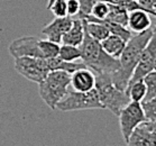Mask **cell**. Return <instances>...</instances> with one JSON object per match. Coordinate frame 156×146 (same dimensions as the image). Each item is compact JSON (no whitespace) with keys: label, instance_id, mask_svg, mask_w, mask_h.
Here are the masks:
<instances>
[{"label":"cell","instance_id":"obj_17","mask_svg":"<svg viewBox=\"0 0 156 146\" xmlns=\"http://www.w3.org/2000/svg\"><path fill=\"white\" fill-rule=\"evenodd\" d=\"M109 6H110V10L106 18V20L111 23H116V24H119V25L127 27L128 15H129V12L125 8L120 7V6H116V5H111V4H109Z\"/></svg>","mask_w":156,"mask_h":146},{"label":"cell","instance_id":"obj_9","mask_svg":"<svg viewBox=\"0 0 156 146\" xmlns=\"http://www.w3.org/2000/svg\"><path fill=\"white\" fill-rule=\"evenodd\" d=\"M72 24H73V18L70 16L63 18H55L42 29V33L46 36L48 41L60 44L62 43L63 36L72 27Z\"/></svg>","mask_w":156,"mask_h":146},{"label":"cell","instance_id":"obj_14","mask_svg":"<svg viewBox=\"0 0 156 146\" xmlns=\"http://www.w3.org/2000/svg\"><path fill=\"white\" fill-rule=\"evenodd\" d=\"M100 43H101L103 51L108 55L115 57V59H119L122 52H124L127 42H125L124 39L120 38L119 36L109 35L106 39H103Z\"/></svg>","mask_w":156,"mask_h":146},{"label":"cell","instance_id":"obj_22","mask_svg":"<svg viewBox=\"0 0 156 146\" xmlns=\"http://www.w3.org/2000/svg\"><path fill=\"white\" fill-rule=\"evenodd\" d=\"M143 81L145 83L147 92H146V97L144 101L151 100L156 97V71H152L151 73L146 75L145 78L143 79Z\"/></svg>","mask_w":156,"mask_h":146},{"label":"cell","instance_id":"obj_27","mask_svg":"<svg viewBox=\"0 0 156 146\" xmlns=\"http://www.w3.org/2000/svg\"><path fill=\"white\" fill-rule=\"evenodd\" d=\"M66 6H68V15L70 17L79 16L81 10L79 0H66Z\"/></svg>","mask_w":156,"mask_h":146},{"label":"cell","instance_id":"obj_19","mask_svg":"<svg viewBox=\"0 0 156 146\" xmlns=\"http://www.w3.org/2000/svg\"><path fill=\"white\" fill-rule=\"evenodd\" d=\"M38 45L39 48H41V52L43 54V57L46 59V60L57 57L60 54V44L51 42L48 39H39Z\"/></svg>","mask_w":156,"mask_h":146},{"label":"cell","instance_id":"obj_13","mask_svg":"<svg viewBox=\"0 0 156 146\" xmlns=\"http://www.w3.org/2000/svg\"><path fill=\"white\" fill-rule=\"evenodd\" d=\"M83 39H84V26H83V22L80 18H73L72 27L63 36L62 44L80 47L82 42H83Z\"/></svg>","mask_w":156,"mask_h":146},{"label":"cell","instance_id":"obj_18","mask_svg":"<svg viewBox=\"0 0 156 146\" xmlns=\"http://www.w3.org/2000/svg\"><path fill=\"white\" fill-rule=\"evenodd\" d=\"M126 92L128 93V96H129L131 101L143 102L146 97L147 89H146V86H145V83H144V81L140 80V81L134 82V83L129 84L127 90H126Z\"/></svg>","mask_w":156,"mask_h":146},{"label":"cell","instance_id":"obj_30","mask_svg":"<svg viewBox=\"0 0 156 146\" xmlns=\"http://www.w3.org/2000/svg\"><path fill=\"white\" fill-rule=\"evenodd\" d=\"M154 71H156V57L155 60H154Z\"/></svg>","mask_w":156,"mask_h":146},{"label":"cell","instance_id":"obj_26","mask_svg":"<svg viewBox=\"0 0 156 146\" xmlns=\"http://www.w3.org/2000/svg\"><path fill=\"white\" fill-rule=\"evenodd\" d=\"M100 1H106L107 2V0H79V2H80V9H81L80 14H79V18L82 17V16H85V15L91 14L93 6L97 2H100Z\"/></svg>","mask_w":156,"mask_h":146},{"label":"cell","instance_id":"obj_29","mask_svg":"<svg viewBox=\"0 0 156 146\" xmlns=\"http://www.w3.org/2000/svg\"><path fill=\"white\" fill-rule=\"evenodd\" d=\"M54 1H56V0H48V2H47V7H46L47 9H48V8L54 4ZM65 1H66V0H65Z\"/></svg>","mask_w":156,"mask_h":146},{"label":"cell","instance_id":"obj_1","mask_svg":"<svg viewBox=\"0 0 156 146\" xmlns=\"http://www.w3.org/2000/svg\"><path fill=\"white\" fill-rule=\"evenodd\" d=\"M153 35V28L143 32L140 34H134L131 38L126 43L124 52L119 57L120 69L114 74H111L114 86L119 90L126 91L134 73L136 65L138 64L142 54L148 44Z\"/></svg>","mask_w":156,"mask_h":146},{"label":"cell","instance_id":"obj_2","mask_svg":"<svg viewBox=\"0 0 156 146\" xmlns=\"http://www.w3.org/2000/svg\"><path fill=\"white\" fill-rule=\"evenodd\" d=\"M81 60L87 68L92 70L96 74H114L120 69L119 59L110 56L103 51L101 43L96 41L84 30V39L81 46Z\"/></svg>","mask_w":156,"mask_h":146},{"label":"cell","instance_id":"obj_25","mask_svg":"<svg viewBox=\"0 0 156 146\" xmlns=\"http://www.w3.org/2000/svg\"><path fill=\"white\" fill-rule=\"evenodd\" d=\"M48 10L53 12L55 18H63L69 16L68 15V6L65 0H56L54 4L48 8Z\"/></svg>","mask_w":156,"mask_h":146},{"label":"cell","instance_id":"obj_21","mask_svg":"<svg viewBox=\"0 0 156 146\" xmlns=\"http://www.w3.org/2000/svg\"><path fill=\"white\" fill-rule=\"evenodd\" d=\"M156 57V26L153 28V35L149 39L148 44L146 45L145 50L143 52L142 57L139 61H148V62H153Z\"/></svg>","mask_w":156,"mask_h":146},{"label":"cell","instance_id":"obj_6","mask_svg":"<svg viewBox=\"0 0 156 146\" xmlns=\"http://www.w3.org/2000/svg\"><path fill=\"white\" fill-rule=\"evenodd\" d=\"M15 70L24 78L35 83H41L51 72L46 59L37 57L15 59Z\"/></svg>","mask_w":156,"mask_h":146},{"label":"cell","instance_id":"obj_8","mask_svg":"<svg viewBox=\"0 0 156 146\" xmlns=\"http://www.w3.org/2000/svg\"><path fill=\"white\" fill-rule=\"evenodd\" d=\"M39 38L36 36H23L12 41L8 51L14 59L18 57H37L44 59L38 45Z\"/></svg>","mask_w":156,"mask_h":146},{"label":"cell","instance_id":"obj_10","mask_svg":"<svg viewBox=\"0 0 156 146\" xmlns=\"http://www.w3.org/2000/svg\"><path fill=\"white\" fill-rule=\"evenodd\" d=\"M70 88L76 92L91 91L96 88V73L88 68L74 72L71 75Z\"/></svg>","mask_w":156,"mask_h":146},{"label":"cell","instance_id":"obj_24","mask_svg":"<svg viewBox=\"0 0 156 146\" xmlns=\"http://www.w3.org/2000/svg\"><path fill=\"white\" fill-rule=\"evenodd\" d=\"M110 10V6L109 2H106V1H100V2H97L94 6H93L92 10H91V14L90 16H92L93 18L96 19H106L108 14H109Z\"/></svg>","mask_w":156,"mask_h":146},{"label":"cell","instance_id":"obj_5","mask_svg":"<svg viewBox=\"0 0 156 146\" xmlns=\"http://www.w3.org/2000/svg\"><path fill=\"white\" fill-rule=\"evenodd\" d=\"M56 109L62 111H75L105 108L100 101L99 93L94 88L89 92H76L73 90H69L68 94L58 102Z\"/></svg>","mask_w":156,"mask_h":146},{"label":"cell","instance_id":"obj_23","mask_svg":"<svg viewBox=\"0 0 156 146\" xmlns=\"http://www.w3.org/2000/svg\"><path fill=\"white\" fill-rule=\"evenodd\" d=\"M142 107L145 114L146 121L148 123H153L156 120V97L147 101H143Z\"/></svg>","mask_w":156,"mask_h":146},{"label":"cell","instance_id":"obj_15","mask_svg":"<svg viewBox=\"0 0 156 146\" xmlns=\"http://www.w3.org/2000/svg\"><path fill=\"white\" fill-rule=\"evenodd\" d=\"M47 62H48L51 71H64L71 75L81 69L87 68V65L83 62H66V61L61 60L58 56L50 59L47 60Z\"/></svg>","mask_w":156,"mask_h":146},{"label":"cell","instance_id":"obj_16","mask_svg":"<svg viewBox=\"0 0 156 146\" xmlns=\"http://www.w3.org/2000/svg\"><path fill=\"white\" fill-rule=\"evenodd\" d=\"M82 22H83V26H84V30L96 41L102 42L103 39H106L110 35L108 28L101 23L87 22L85 19H82Z\"/></svg>","mask_w":156,"mask_h":146},{"label":"cell","instance_id":"obj_3","mask_svg":"<svg viewBox=\"0 0 156 146\" xmlns=\"http://www.w3.org/2000/svg\"><path fill=\"white\" fill-rule=\"evenodd\" d=\"M71 84V74L64 71H51L38 83L39 96L52 110H56L58 102L68 94Z\"/></svg>","mask_w":156,"mask_h":146},{"label":"cell","instance_id":"obj_7","mask_svg":"<svg viewBox=\"0 0 156 146\" xmlns=\"http://www.w3.org/2000/svg\"><path fill=\"white\" fill-rule=\"evenodd\" d=\"M118 117H119L120 130L125 143L128 142V139L130 137L131 133L134 132V129L137 128L139 125L146 121L142 103L135 102V101H130L128 103L127 106L121 110Z\"/></svg>","mask_w":156,"mask_h":146},{"label":"cell","instance_id":"obj_11","mask_svg":"<svg viewBox=\"0 0 156 146\" xmlns=\"http://www.w3.org/2000/svg\"><path fill=\"white\" fill-rule=\"evenodd\" d=\"M126 144L127 146H156V132L145 121L134 129Z\"/></svg>","mask_w":156,"mask_h":146},{"label":"cell","instance_id":"obj_28","mask_svg":"<svg viewBox=\"0 0 156 146\" xmlns=\"http://www.w3.org/2000/svg\"><path fill=\"white\" fill-rule=\"evenodd\" d=\"M148 123V121H147ZM149 124V126H151V128L154 130V132H156V120L155 121H153V123H148Z\"/></svg>","mask_w":156,"mask_h":146},{"label":"cell","instance_id":"obj_4","mask_svg":"<svg viewBox=\"0 0 156 146\" xmlns=\"http://www.w3.org/2000/svg\"><path fill=\"white\" fill-rule=\"evenodd\" d=\"M96 90L99 93L103 108L116 116H119L121 110L131 101L126 91L117 89L114 86L111 74L108 73L96 74Z\"/></svg>","mask_w":156,"mask_h":146},{"label":"cell","instance_id":"obj_20","mask_svg":"<svg viewBox=\"0 0 156 146\" xmlns=\"http://www.w3.org/2000/svg\"><path fill=\"white\" fill-rule=\"evenodd\" d=\"M58 57L66 62H76V60L81 59V50L80 47L62 44L60 47Z\"/></svg>","mask_w":156,"mask_h":146},{"label":"cell","instance_id":"obj_12","mask_svg":"<svg viewBox=\"0 0 156 146\" xmlns=\"http://www.w3.org/2000/svg\"><path fill=\"white\" fill-rule=\"evenodd\" d=\"M128 29L133 34H140L152 28V18L145 10H134L128 15Z\"/></svg>","mask_w":156,"mask_h":146}]
</instances>
